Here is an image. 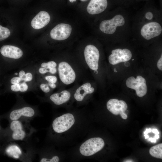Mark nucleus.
Masks as SVG:
<instances>
[{"mask_svg": "<svg viewBox=\"0 0 162 162\" xmlns=\"http://www.w3.org/2000/svg\"><path fill=\"white\" fill-rule=\"evenodd\" d=\"M10 89L12 91L14 92L20 91V84H13L11 86Z\"/></svg>", "mask_w": 162, "mask_h": 162, "instance_id": "obj_26", "label": "nucleus"}, {"mask_svg": "<svg viewBox=\"0 0 162 162\" xmlns=\"http://www.w3.org/2000/svg\"><path fill=\"white\" fill-rule=\"evenodd\" d=\"M146 130L147 131V132H150L152 131V130L151 128L149 129H146Z\"/></svg>", "mask_w": 162, "mask_h": 162, "instance_id": "obj_39", "label": "nucleus"}, {"mask_svg": "<svg viewBox=\"0 0 162 162\" xmlns=\"http://www.w3.org/2000/svg\"><path fill=\"white\" fill-rule=\"evenodd\" d=\"M125 23V20L120 14L115 16L112 19L102 21L100 23L99 28L103 32L108 34H113L116 27L122 26Z\"/></svg>", "mask_w": 162, "mask_h": 162, "instance_id": "obj_6", "label": "nucleus"}, {"mask_svg": "<svg viewBox=\"0 0 162 162\" xmlns=\"http://www.w3.org/2000/svg\"><path fill=\"white\" fill-rule=\"evenodd\" d=\"M148 140L152 142H156V139L155 138H149Z\"/></svg>", "mask_w": 162, "mask_h": 162, "instance_id": "obj_36", "label": "nucleus"}, {"mask_svg": "<svg viewBox=\"0 0 162 162\" xmlns=\"http://www.w3.org/2000/svg\"><path fill=\"white\" fill-rule=\"evenodd\" d=\"M150 154L154 157L162 158V144L160 143L152 147L149 151Z\"/></svg>", "mask_w": 162, "mask_h": 162, "instance_id": "obj_20", "label": "nucleus"}, {"mask_svg": "<svg viewBox=\"0 0 162 162\" xmlns=\"http://www.w3.org/2000/svg\"><path fill=\"white\" fill-rule=\"evenodd\" d=\"M6 153L9 156L15 159L23 158L25 154L22 152V150L17 145L13 144L8 146L5 150ZM25 157V156H24Z\"/></svg>", "mask_w": 162, "mask_h": 162, "instance_id": "obj_18", "label": "nucleus"}, {"mask_svg": "<svg viewBox=\"0 0 162 162\" xmlns=\"http://www.w3.org/2000/svg\"><path fill=\"white\" fill-rule=\"evenodd\" d=\"M76 121L75 115L67 113L56 117L53 121L51 129L54 134L59 135L66 132L74 126Z\"/></svg>", "mask_w": 162, "mask_h": 162, "instance_id": "obj_2", "label": "nucleus"}, {"mask_svg": "<svg viewBox=\"0 0 162 162\" xmlns=\"http://www.w3.org/2000/svg\"><path fill=\"white\" fill-rule=\"evenodd\" d=\"M45 79L49 83H55L57 81V78L56 76H49L45 77Z\"/></svg>", "mask_w": 162, "mask_h": 162, "instance_id": "obj_23", "label": "nucleus"}, {"mask_svg": "<svg viewBox=\"0 0 162 162\" xmlns=\"http://www.w3.org/2000/svg\"><path fill=\"white\" fill-rule=\"evenodd\" d=\"M49 72L52 74H55L57 71L56 69L55 68H52L49 69Z\"/></svg>", "mask_w": 162, "mask_h": 162, "instance_id": "obj_34", "label": "nucleus"}, {"mask_svg": "<svg viewBox=\"0 0 162 162\" xmlns=\"http://www.w3.org/2000/svg\"><path fill=\"white\" fill-rule=\"evenodd\" d=\"M81 1H85V0H81Z\"/></svg>", "mask_w": 162, "mask_h": 162, "instance_id": "obj_44", "label": "nucleus"}, {"mask_svg": "<svg viewBox=\"0 0 162 162\" xmlns=\"http://www.w3.org/2000/svg\"><path fill=\"white\" fill-rule=\"evenodd\" d=\"M144 136L145 137V139H147L148 138V136L147 135V134H144Z\"/></svg>", "mask_w": 162, "mask_h": 162, "instance_id": "obj_40", "label": "nucleus"}, {"mask_svg": "<svg viewBox=\"0 0 162 162\" xmlns=\"http://www.w3.org/2000/svg\"><path fill=\"white\" fill-rule=\"evenodd\" d=\"M56 62L53 61H50L47 63L43 62L41 65L42 67L49 69L52 68L56 67Z\"/></svg>", "mask_w": 162, "mask_h": 162, "instance_id": "obj_22", "label": "nucleus"}, {"mask_svg": "<svg viewBox=\"0 0 162 162\" xmlns=\"http://www.w3.org/2000/svg\"><path fill=\"white\" fill-rule=\"evenodd\" d=\"M159 137V135L158 134H156L154 136V138L156 139H158Z\"/></svg>", "mask_w": 162, "mask_h": 162, "instance_id": "obj_38", "label": "nucleus"}, {"mask_svg": "<svg viewBox=\"0 0 162 162\" xmlns=\"http://www.w3.org/2000/svg\"><path fill=\"white\" fill-rule=\"evenodd\" d=\"M28 87L26 82H24L20 84V91L21 92H24L26 91L28 89Z\"/></svg>", "mask_w": 162, "mask_h": 162, "instance_id": "obj_24", "label": "nucleus"}, {"mask_svg": "<svg viewBox=\"0 0 162 162\" xmlns=\"http://www.w3.org/2000/svg\"><path fill=\"white\" fill-rule=\"evenodd\" d=\"M157 66L158 68L160 70H162V55L161 54V57L159 60H158Z\"/></svg>", "mask_w": 162, "mask_h": 162, "instance_id": "obj_29", "label": "nucleus"}, {"mask_svg": "<svg viewBox=\"0 0 162 162\" xmlns=\"http://www.w3.org/2000/svg\"><path fill=\"white\" fill-rule=\"evenodd\" d=\"M5 130L3 129L0 124V139L4 138Z\"/></svg>", "mask_w": 162, "mask_h": 162, "instance_id": "obj_31", "label": "nucleus"}, {"mask_svg": "<svg viewBox=\"0 0 162 162\" xmlns=\"http://www.w3.org/2000/svg\"><path fill=\"white\" fill-rule=\"evenodd\" d=\"M48 84L50 87L52 88H54L56 87V85L55 83H49Z\"/></svg>", "mask_w": 162, "mask_h": 162, "instance_id": "obj_35", "label": "nucleus"}, {"mask_svg": "<svg viewBox=\"0 0 162 162\" xmlns=\"http://www.w3.org/2000/svg\"><path fill=\"white\" fill-rule=\"evenodd\" d=\"M72 31V27L69 24L60 23L53 28L50 32L51 38L55 40H63L70 36Z\"/></svg>", "mask_w": 162, "mask_h": 162, "instance_id": "obj_12", "label": "nucleus"}, {"mask_svg": "<svg viewBox=\"0 0 162 162\" xmlns=\"http://www.w3.org/2000/svg\"><path fill=\"white\" fill-rule=\"evenodd\" d=\"M39 72L40 74H44L49 72V70L47 69L41 67L39 68Z\"/></svg>", "mask_w": 162, "mask_h": 162, "instance_id": "obj_32", "label": "nucleus"}, {"mask_svg": "<svg viewBox=\"0 0 162 162\" xmlns=\"http://www.w3.org/2000/svg\"><path fill=\"white\" fill-rule=\"evenodd\" d=\"M21 81L19 77H14L11 79L10 82L13 84L19 83Z\"/></svg>", "mask_w": 162, "mask_h": 162, "instance_id": "obj_28", "label": "nucleus"}, {"mask_svg": "<svg viewBox=\"0 0 162 162\" xmlns=\"http://www.w3.org/2000/svg\"><path fill=\"white\" fill-rule=\"evenodd\" d=\"M111 53L109 57L108 60L112 65L128 61L132 56L131 52L128 49H117L112 50Z\"/></svg>", "mask_w": 162, "mask_h": 162, "instance_id": "obj_10", "label": "nucleus"}, {"mask_svg": "<svg viewBox=\"0 0 162 162\" xmlns=\"http://www.w3.org/2000/svg\"><path fill=\"white\" fill-rule=\"evenodd\" d=\"M107 4V0H91L87 6V10L91 14H99L106 10Z\"/></svg>", "mask_w": 162, "mask_h": 162, "instance_id": "obj_14", "label": "nucleus"}, {"mask_svg": "<svg viewBox=\"0 0 162 162\" xmlns=\"http://www.w3.org/2000/svg\"><path fill=\"white\" fill-rule=\"evenodd\" d=\"M0 52L4 56L13 59L20 58L23 55V52L20 49L11 45L2 46L0 49Z\"/></svg>", "mask_w": 162, "mask_h": 162, "instance_id": "obj_15", "label": "nucleus"}, {"mask_svg": "<svg viewBox=\"0 0 162 162\" xmlns=\"http://www.w3.org/2000/svg\"><path fill=\"white\" fill-rule=\"evenodd\" d=\"M1 149V148H0V150Z\"/></svg>", "mask_w": 162, "mask_h": 162, "instance_id": "obj_45", "label": "nucleus"}, {"mask_svg": "<svg viewBox=\"0 0 162 162\" xmlns=\"http://www.w3.org/2000/svg\"><path fill=\"white\" fill-rule=\"evenodd\" d=\"M50 16L47 12H40L32 20L31 22L32 27L35 29H40L46 26L49 22Z\"/></svg>", "mask_w": 162, "mask_h": 162, "instance_id": "obj_13", "label": "nucleus"}, {"mask_svg": "<svg viewBox=\"0 0 162 162\" xmlns=\"http://www.w3.org/2000/svg\"><path fill=\"white\" fill-rule=\"evenodd\" d=\"M71 96L70 93L68 91L63 90L59 93H55L50 97V100L55 105H62L70 99Z\"/></svg>", "mask_w": 162, "mask_h": 162, "instance_id": "obj_17", "label": "nucleus"}, {"mask_svg": "<svg viewBox=\"0 0 162 162\" xmlns=\"http://www.w3.org/2000/svg\"><path fill=\"white\" fill-rule=\"evenodd\" d=\"M25 73L23 70L20 71L19 73V76L21 80L24 81L25 79Z\"/></svg>", "mask_w": 162, "mask_h": 162, "instance_id": "obj_30", "label": "nucleus"}, {"mask_svg": "<svg viewBox=\"0 0 162 162\" xmlns=\"http://www.w3.org/2000/svg\"><path fill=\"white\" fill-rule=\"evenodd\" d=\"M58 69L59 78L63 83L69 85L74 82L76 74L68 63L65 62H61L58 64Z\"/></svg>", "mask_w": 162, "mask_h": 162, "instance_id": "obj_8", "label": "nucleus"}, {"mask_svg": "<svg viewBox=\"0 0 162 162\" xmlns=\"http://www.w3.org/2000/svg\"><path fill=\"white\" fill-rule=\"evenodd\" d=\"M145 17L148 20H151L153 17V14L152 13L148 12L145 14Z\"/></svg>", "mask_w": 162, "mask_h": 162, "instance_id": "obj_33", "label": "nucleus"}, {"mask_svg": "<svg viewBox=\"0 0 162 162\" xmlns=\"http://www.w3.org/2000/svg\"><path fill=\"white\" fill-rule=\"evenodd\" d=\"M106 107L108 110L113 114H120L124 119L127 118L128 116L125 112L128 108V106L124 101L116 99H110L106 103Z\"/></svg>", "mask_w": 162, "mask_h": 162, "instance_id": "obj_9", "label": "nucleus"}, {"mask_svg": "<svg viewBox=\"0 0 162 162\" xmlns=\"http://www.w3.org/2000/svg\"><path fill=\"white\" fill-rule=\"evenodd\" d=\"M91 86L90 83L87 82L79 87L74 94L75 100L78 101H82L87 94L93 92L94 89Z\"/></svg>", "mask_w": 162, "mask_h": 162, "instance_id": "obj_16", "label": "nucleus"}, {"mask_svg": "<svg viewBox=\"0 0 162 162\" xmlns=\"http://www.w3.org/2000/svg\"><path fill=\"white\" fill-rule=\"evenodd\" d=\"M29 122L25 120L9 122L8 127L5 129L4 139L8 142L27 140L35 130Z\"/></svg>", "mask_w": 162, "mask_h": 162, "instance_id": "obj_1", "label": "nucleus"}, {"mask_svg": "<svg viewBox=\"0 0 162 162\" xmlns=\"http://www.w3.org/2000/svg\"><path fill=\"white\" fill-rule=\"evenodd\" d=\"M10 34V32L8 28L0 25V41L6 39Z\"/></svg>", "mask_w": 162, "mask_h": 162, "instance_id": "obj_21", "label": "nucleus"}, {"mask_svg": "<svg viewBox=\"0 0 162 162\" xmlns=\"http://www.w3.org/2000/svg\"><path fill=\"white\" fill-rule=\"evenodd\" d=\"M162 31V27L158 23L152 22L145 24L142 28L140 33L144 38L149 40L159 36Z\"/></svg>", "mask_w": 162, "mask_h": 162, "instance_id": "obj_11", "label": "nucleus"}, {"mask_svg": "<svg viewBox=\"0 0 162 162\" xmlns=\"http://www.w3.org/2000/svg\"><path fill=\"white\" fill-rule=\"evenodd\" d=\"M33 76L31 73H28L25 74V79L24 81L25 82H29L32 80Z\"/></svg>", "mask_w": 162, "mask_h": 162, "instance_id": "obj_27", "label": "nucleus"}, {"mask_svg": "<svg viewBox=\"0 0 162 162\" xmlns=\"http://www.w3.org/2000/svg\"><path fill=\"white\" fill-rule=\"evenodd\" d=\"M40 88L41 90L45 93H48L50 91V88L46 84H41L40 85Z\"/></svg>", "mask_w": 162, "mask_h": 162, "instance_id": "obj_25", "label": "nucleus"}, {"mask_svg": "<svg viewBox=\"0 0 162 162\" xmlns=\"http://www.w3.org/2000/svg\"><path fill=\"white\" fill-rule=\"evenodd\" d=\"M69 0L71 3H73L76 1V0Z\"/></svg>", "mask_w": 162, "mask_h": 162, "instance_id": "obj_41", "label": "nucleus"}, {"mask_svg": "<svg viewBox=\"0 0 162 162\" xmlns=\"http://www.w3.org/2000/svg\"><path fill=\"white\" fill-rule=\"evenodd\" d=\"M38 115L35 110L33 107L26 106L14 109L4 116L10 122L19 120L30 121Z\"/></svg>", "mask_w": 162, "mask_h": 162, "instance_id": "obj_4", "label": "nucleus"}, {"mask_svg": "<svg viewBox=\"0 0 162 162\" xmlns=\"http://www.w3.org/2000/svg\"><path fill=\"white\" fill-rule=\"evenodd\" d=\"M18 74V73H15L14 74L15 75H17Z\"/></svg>", "mask_w": 162, "mask_h": 162, "instance_id": "obj_43", "label": "nucleus"}, {"mask_svg": "<svg viewBox=\"0 0 162 162\" xmlns=\"http://www.w3.org/2000/svg\"><path fill=\"white\" fill-rule=\"evenodd\" d=\"M104 145V142L102 138H91L82 144L79 147V152L82 156H92L103 149Z\"/></svg>", "mask_w": 162, "mask_h": 162, "instance_id": "obj_3", "label": "nucleus"}, {"mask_svg": "<svg viewBox=\"0 0 162 162\" xmlns=\"http://www.w3.org/2000/svg\"><path fill=\"white\" fill-rule=\"evenodd\" d=\"M114 71L115 72H117V71L116 70V69L115 68L114 69Z\"/></svg>", "mask_w": 162, "mask_h": 162, "instance_id": "obj_42", "label": "nucleus"}, {"mask_svg": "<svg viewBox=\"0 0 162 162\" xmlns=\"http://www.w3.org/2000/svg\"><path fill=\"white\" fill-rule=\"evenodd\" d=\"M84 55L86 62L89 68L94 70H98L100 53L97 48L92 45H87L84 50Z\"/></svg>", "mask_w": 162, "mask_h": 162, "instance_id": "obj_7", "label": "nucleus"}, {"mask_svg": "<svg viewBox=\"0 0 162 162\" xmlns=\"http://www.w3.org/2000/svg\"><path fill=\"white\" fill-rule=\"evenodd\" d=\"M40 155L39 161L40 162H58L60 160V157L56 154H45L41 152Z\"/></svg>", "mask_w": 162, "mask_h": 162, "instance_id": "obj_19", "label": "nucleus"}, {"mask_svg": "<svg viewBox=\"0 0 162 162\" xmlns=\"http://www.w3.org/2000/svg\"><path fill=\"white\" fill-rule=\"evenodd\" d=\"M152 132L156 134H158L159 133V132L158 130L156 129H153L152 130Z\"/></svg>", "mask_w": 162, "mask_h": 162, "instance_id": "obj_37", "label": "nucleus"}, {"mask_svg": "<svg viewBox=\"0 0 162 162\" xmlns=\"http://www.w3.org/2000/svg\"><path fill=\"white\" fill-rule=\"evenodd\" d=\"M126 84L128 88L135 90L139 97H143L147 92L146 80L141 76H137L136 78L133 76L129 77L126 80Z\"/></svg>", "mask_w": 162, "mask_h": 162, "instance_id": "obj_5", "label": "nucleus"}]
</instances>
